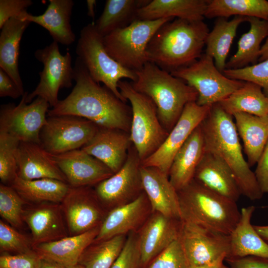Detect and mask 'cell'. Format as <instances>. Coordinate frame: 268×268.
<instances>
[{"label": "cell", "mask_w": 268, "mask_h": 268, "mask_svg": "<svg viewBox=\"0 0 268 268\" xmlns=\"http://www.w3.org/2000/svg\"><path fill=\"white\" fill-rule=\"evenodd\" d=\"M147 268H189L179 239L157 255Z\"/></svg>", "instance_id": "obj_43"}, {"label": "cell", "mask_w": 268, "mask_h": 268, "mask_svg": "<svg viewBox=\"0 0 268 268\" xmlns=\"http://www.w3.org/2000/svg\"><path fill=\"white\" fill-rule=\"evenodd\" d=\"M201 125L205 151L216 155L228 166L241 195L251 201L262 198L264 194L255 173L243 156L233 116L216 103L211 106Z\"/></svg>", "instance_id": "obj_2"}, {"label": "cell", "mask_w": 268, "mask_h": 268, "mask_svg": "<svg viewBox=\"0 0 268 268\" xmlns=\"http://www.w3.org/2000/svg\"><path fill=\"white\" fill-rule=\"evenodd\" d=\"M126 239L125 235H121L93 242L84 250L78 264L84 268H111Z\"/></svg>", "instance_id": "obj_38"}, {"label": "cell", "mask_w": 268, "mask_h": 268, "mask_svg": "<svg viewBox=\"0 0 268 268\" xmlns=\"http://www.w3.org/2000/svg\"><path fill=\"white\" fill-rule=\"evenodd\" d=\"M255 210L254 205L240 210V219L230 235V253L227 258L251 256L268 259V243L251 223Z\"/></svg>", "instance_id": "obj_30"}, {"label": "cell", "mask_w": 268, "mask_h": 268, "mask_svg": "<svg viewBox=\"0 0 268 268\" xmlns=\"http://www.w3.org/2000/svg\"><path fill=\"white\" fill-rule=\"evenodd\" d=\"M32 4L31 0H0V28L8 20L18 16Z\"/></svg>", "instance_id": "obj_46"}, {"label": "cell", "mask_w": 268, "mask_h": 268, "mask_svg": "<svg viewBox=\"0 0 268 268\" xmlns=\"http://www.w3.org/2000/svg\"><path fill=\"white\" fill-rule=\"evenodd\" d=\"M182 221L155 212L138 235L141 265L147 264L179 237Z\"/></svg>", "instance_id": "obj_21"}, {"label": "cell", "mask_w": 268, "mask_h": 268, "mask_svg": "<svg viewBox=\"0 0 268 268\" xmlns=\"http://www.w3.org/2000/svg\"><path fill=\"white\" fill-rule=\"evenodd\" d=\"M75 85L70 94L48 112V117L71 115L87 119L102 128L130 133L132 109L105 85L95 81L77 57L73 67Z\"/></svg>", "instance_id": "obj_1"}, {"label": "cell", "mask_w": 268, "mask_h": 268, "mask_svg": "<svg viewBox=\"0 0 268 268\" xmlns=\"http://www.w3.org/2000/svg\"><path fill=\"white\" fill-rule=\"evenodd\" d=\"M35 58L41 62L44 67L39 72L40 81L35 89L28 94L27 103L34 98L40 97L45 99L52 108L59 102L58 93L60 88H69L73 79V67L71 65V56L69 52L62 55L58 43L53 41L49 45L37 50Z\"/></svg>", "instance_id": "obj_10"}, {"label": "cell", "mask_w": 268, "mask_h": 268, "mask_svg": "<svg viewBox=\"0 0 268 268\" xmlns=\"http://www.w3.org/2000/svg\"><path fill=\"white\" fill-rule=\"evenodd\" d=\"M189 268H229V267L226 266L224 264V262H222L210 265L189 266Z\"/></svg>", "instance_id": "obj_53"}, {"label": "cell", "mask_w": 268, "mask_h": 268, "mask_svg": "<svg viewBox=\"0 0 268 268\" xmlns=\"http://www.w3.org/2000/svg\"><path fill=\"white\" fill-rule=\"evenodd\" d=\"M11 186L27 202L61 203L70 186L56 179L44 178L25 180L17 177Z\"/></svg>", "instance_id": "obj_34"}, {"label": "cell", "mask_w": 268, "mask_h": 268, "mask_svg": "<svg viewBox=\"0 0 268 268\" xmlns=\"http://www.w3.org/2000/svg\"><path fill=\"white\" fill-rule=\"evenodd\" d=\"M234 15L268 21L266 0H209L204 17L227 18Z\"/></svg>", "instance_id": "obj_37"}, {"label": "cell", "mask_w": 268, "mask_h": 268, "mask_svg": "<svg viewBox=\"0 0 268 268\" xmlns=\"http://www.w3.org/2000/svg\"><path fill=\"white\" fill-rule=\"evenodd\" d=\"M61 203L43 202L24 210L23 220L31 230L33 246L67 236Z\"/></svg>", "instance_id": "obj_18"}, {"label": "cell", "mask_w": 268, "mask_h": 268, "mask_svg": "<svg viewBox=\"0 0 268 268\" xmlns=\"http://www.w3.org/2000/svg\"><path fill=\"white\" fill-rule=\"evenodd\" d=\"M141 165V161L132 144L123 167L96 185L94 190L102 205L113 208L134 200L144 191Z\"/></svg>", "instance_id": "obj_14"}, {"label": "cell", "mask_w": 268, "mask_h": 268, "mask_svg": "<svg viewBox=\"0 0 268 268\" xmlns=\"http://www.w3.org/2000/svg\"><path fill=\"white\" fill-rule=\"evenodd\" d=\"M194 180L209 190L237 202L241 193L228 166L216 155L205 151Z\"/></svg>", "instance_id": "obj_22"}, {"label": "cell", "mask_w": 268, "mask_h": 268, "mask_svg": "<svg viewBox=\"0 0 268 268\" xmlns=\"http://www.w3.org/2000/svg\"><path fill=\"white\" fill-rule=\"evenodd\" d=\"M24 94L8 74L0 68V97L17 99Z\"/></svg>", "instance_id": "obj_49"}, {"label": "cell", "mask_w": 268, "mask_h": 268, "mask_svg": "<svg viewBox=\"0 0 268 268\" xmlns=\"http://www.w3.org/2000/svg\"><path fill=\"white\" fill-rule=\"evenodd\" d=\"M179 239L189 266L222 262L229 256L230 235L182 221Z\"/></svg>", "instance_id": "obj_13"}, {"label": "cell", "mask_w": 268, "mask_h": 268, "mask_svg": "<svg viewBox=\"0 0 268 268\" xmlns=\"http://www.w3.org/2000/svg\"><path fill=\"white\" fill-rule=\"evenodd\" d=\"M250 167L258 162L268 140V115L258 116L245 113L233 115Z\"/></svg>", "instance_id": "obj_31"}, {"label": "cell", "mask_w": 268, "mask_h": 268, "mask_svg": "<svg viewBox=\"0 0 268 268\" xmlns=\"http://www.w3.org/2000/svg\"><path fill=\"white\" fill-rule=\"evenodd\" d=\"M17 158V177L22 179L49 178L67 183L54 155L39 143L20 142Z\"/></svg>", "instance_id": "obj_23"}, {"label": "cell", "mask_w": 268, "mask_h": 268, "mask_svg": "<svg viewBox=\"0 0 268 268\" xmlns=\"http://www.w3.org/2000/svg\"><path fill=\"white\" fill-rule=\"evenodd\" d=\"M140 265L138 235L132 233L127 238L122 250L111 268H138Z\"/></svg>", "instance_id": "obj_44"}, {"label": "cell", "mask_w": 268, "mask_h": 268, "mask_svg": "<svg viewBox=\"0 0 268 268\" xmlns=\"http://www.w3.org/2000/svg\"><path fill=\"white\" fill-rule=\"evenodd\" d=\"M73 5L72 0H50L47 8L41 15H33L25 10L18 16L44 27L54 41L69 45L75 40L70 24Z\"/></svg>", "instance_id": "obj_27"}, {"label": "cell", "mask_w": 268, "mask_h": 268, "mask_svg": "<svg viewBox=\"0 0 268 268\" xmlns=\"http://www.w3.org/2000/svg\"><path fill=\"white\" fill-rule=\"evenodd\" d=\"M170 73L197 92L196 103L200 106L218 103L245 83L224 75L215 66L213 58L205 53L191 65Z\"/></svg>", "instance_id": "obj_9"}, {"label": "cell", "mask_w": 268, "mask_h": 268, "mask_svg": "<svg viewBox=\"0 0 268 268\" xmlns=\"http://www.w3.org/2000/svg\"><path fill=\"white\" fill-rule=\"evenodd\" d=\"M150 0H107L102 13L95 23L98 32L104 36L129 26L136 20L139 9Z\"/></svg>", "instance_id": "obj_35"}, {"label": "cell", "mask_w": 268, "mask_h": 268, "mask_svg": "<svg viewBox=\"0 0 268 268\" xmlns=\"http://www.w3.org/2000/svg\"></svg>", "instance_id": "obj_56"}, {"label": "cell", "mask_w": 268, "mask_h": 268, "mask_svg": "<svg viewBox=\"0 0 268 268\" xmlns=\"http://www.w3.org/2000/svg\"><path fill=\"white\" fill-rule=\"evenodd\" d=\"M250 29L240 37L237 50L227 62L226 69H239L257 64L261 43L268 36V21L248 17Z\"/></svg>", "instance_id": "obj_32"}, {"label": "cell", "mask_w": 268, "mask_h": 268, "mask_svg": "<svg viewBox=\"0 0 268 268\" xmlns=\"http://www.w3.org/2000/svg\"><path fill=\"white\" fill-rule=\"evenodd\" d=\"M24 93L19 103L1 105L0 132L6 133L20 142L40 144V134L45 124L50 107L45 99L37 97L28 104Z\"/></svg>", "instance_id": "obj_12"}, {"label": "cell", "mask_w": 268, "mask_h": 268, "mask_svg": "<svg viewBox=\"0 0 268 268\" xmlns=\"http://www.w3.org/2000/svg\"><path fill=\"white\" fill-rule=\"evenodd\" d=\"M211 106H200L196 101L188 103L165 141L152 155L141 162V166L155 167L168 176L175 154L206 118Z\"/></svg>", "instance_id": "obj_15"}, {"label": "cell", "mask_w": 268, "mask_h": 268, "mask_svg": "<svg viewBox=\"0 0 268 268\" xmlns=\"http://www.w3.org/2000/svg\"><path fill=\"white\" fill-rule=\"evenodd\" d=\"M26 203L11 186L0 183V215L13 227L22 225L23 205Z\"/></svg>", "instance_id": "obj_40"}, {"label": "cell", "mask_w": 268, "mask_h": 268, "mask_svg": "<svg viewBox=\"0 0 268 268\" xmlns=\"http://www.w3.org/2000/svg\"><path fill=\"white\" fill-rule=\"evenodd\" d=\"M100 226L80 234L35 245L33 249L40 258L54 262L64 268L74 266L78 264L84 250L94 242Z\"/></svg>", "instance_id": "obj_26"}, {"label": "cell", "mask_w": 268, "mask_h": 268, "mask_svg": "<svg viewBox=\"0 0 268 268\" xmlns=\"http://www.w3.org/2000/svg\"><path fill=\"white\" fill-rule=\"evenodd\" d=\"M230 268H268V259L256 256L228 258L225 259Z\"/></svg>", "instance_id": "obj_47"}, {"label": "cell", "mask_w": 268, "mask_h": 268, "mask_svg": "<svg viewBox=\"0 0 268 268\" xmlns=\"http://www.w3.org/2000/svg\"><path fill=\"white\" fill-rule=\"evenodd\" d=\"M268 59V36L267 37L265 42L262 46L259 62L263 61Z\"/></svg>", "instance_id": "obj_52"}, {"label": "cell", "mask_w": 268, "mask_h": 268, "mask_svg": "<svg viewBox=\"0 0 268 268\" xmlns=\"http://www.w3.org/2000/svg\"><path fill=\"white\" fill-rule=\"evenodd\" d=\"M99 128L92 122L77 116H49L40 134V144L53 155L80 149Z\"/></svg>", "instance_id": "obj_11"}, {"label": "cell", "mask_w": 268, "mask_h": 268, "mask_svg": "<svg viewBox=\"0 0 268 268\" xmlns=\"http://www.w3.org/2000/svg\"><path fill=\"white\" fill-rule=\"evenodd\" d=\"M53 155L71 187L96 185L114 174L103 163L81 148Z\"/></svg>", "instance_id": "obj_17"}, {"label": "cell", "mask_w": 268, "mask_h": 268, "mask_svg": "<svg viewBox=\"0 0 268 268\" xmlns=\"http://www.w3.org/2000/svg\"><path fill=\"white\" fill-rule=\"evenodd\" d=\"M37 268H65L54 262L40 258Z\"/></svg>", "instance_id": "obj_50"}, {"label": "cell", "mask_w": 268, "mask_h": 268, "mask_svg": "<svg viewBox=\"0 0 268 268\" xmlns=\"http://www.w3.org/2000/svg\"><path fill=\"white\" fill-rule=\"evenodd\" d=\"M261 237L268 243V225H254Z\"/></svg>", "instance_id": "obj_51"}, {"label": "cell", "mask_w": 268, "mask_h": 268, "mask_svg": "<svg viewBox=\"0 0 268 268\" xmlns=\"http://www.w3.org/2000/svg\"><path fill=\"white\" fill-rule=\"evenodd\" d=\"M61 204L69 236L100 226L106 215L95 190L90 187L70 186Z\"/></svg>", "instance_id": "obj_16"}, {"label": "cell", "mask_w": 268, "mask_h": 268, "mask_svg": "<svg viewBox=\"0 0 268 268\" xmlns=\"http://www.w3.org/2000/svg\"><path fill=\"white\" fill-rule=\"evenodd\" d=\"M205 151L201 125L197 127L175 154L168 177L177 191L193 180L196 170Z\"/></svg>", "instance_id": "obj_25"}, {"label": "cell", "mask_w": 268, "mask_h": 268, "mask_svg": "<svg viewBox=\"0 0 268 268\" xmlns=\"http://www.w3.org/2000/svg\"><path fill=\"white\" fill-rule=\"evenodd\" d=\"M209 31L203 21L176 18L154 33L146 49L147 61L171 72L187 67L202 55Z\"/></svg>", "instance_id": "obj_3"}, {"label": "cell", "mask_w": 268, "mask_h": 268, "mask_svg": "<svg viewBox=\"0 0 268 268\" xmlns=\"http://www.w3.org/2000/svg\"><path fill=\"white\" fill-rule=\"evenodd\" d=\"M223 73L232 79L250 81L258 84L268 97V59L242 68L225 69Z\"/></svg>", "instance_id": "obj_41"}, {"label": "cell", "mask_w": 268, "mask_h": 268, "mask_svg": "<svg viewBox=\"0 0 268 268\" xmlns=\"http://www.w3.org/2000/svg\"><path fill=\"white\" fill-rule=\"evenodd\" d=\"M87 6V15L92 18L95 17V8L96 6V1L95 0H86Z\"/></svg>", "instance_id": "obj_54"}, {"label": "cell", "mask_w": 268, "mask_h": 268, "mask_svg": "<svg viewBox=\"0 0 268 268\" xmlns=\"http://www.w3.org/2000/svg\"><path fill=\"white\" fill-rule=\"evenodd\" d=\"M76 53L95 81L103 83L118 98L127 102L120 93L118 82L123 78L134 82L136 74L122 66L108 54L103 36L97 31L94 22L88 24L81 30Z\"/></svg>", "instance_id": "obj_7"}, {"label": "cell", "mask_w": 268, "mask_h": 268, "mask_svg": "<svg viewBox=\"0 0 268 268\" xmlns=\"http://www.w3.org/2000/svg\"><path fill=\"white\" fill-rule=\"evenodd\" d=\"M218 103L232 116L237 113L258 116L268 115V97L260 86L250 81H245L243 86Z\"/></svg>", "instance_id": "obj_36"}, {"label": "cell", "mask_w": 268, "mask_h": 268, "mask_svg": "<svg viewBox=\"0 0 268 268\" xmlns=\"http://www.w3.org/2000/svg\"><path fill=\"white\" fill-rule=\"evenodd\" d=\"M118 85L122 97L131 105L129 134L142 162L160 146L169 133L160 122L156 107L150 98L136 91L131 82L121 80Z\"/></svg>", "instance_id": "obj_6"}, {"label": "cell", "mask_w": 268, "mask_h": 268, "mask_svg": "<svg viewBox=\"0 0 268 268\" xmlns=\"http://www.w3.org/2000/svg\"><path fill=\"white\" fill-rule=\"evenodd\" d=\"M209 0H152L139 9L136 20H154L177 18L202 21Z\"/></svg>", "instance_id": "obj_28"}, {"label": "cell", "mask_w": 268, "mask_h": 268, "mask_svg": "<svg viewBox=\"0 0 268 268\" xmlns=\"http://www.w3.org/2000/svg\"><path fill=\"white\" fill-rule=\"evenodd\" d=\"M84 268L82 266L78 264L74 266H72V267H70L68 268Z\"/></svg>", "instance_id": "obj_55"}, {"label": "cell", "mask_w": 268, "mask_h": 268, "mask_svg": "<svg viewBox=\"0 0 268 268\" xmlns=\"http://www.w3.org/2000/svg\"><path fill=\"white\" fill-rule=\"evenodd\" d=\"M20 141L0 132V179L1 183L11 186L17 177V151Z\"/></svg>", "instance_id": "obj_39"}, {"label": "cell", "mask_w": 268, "mask_h": 268, "mask_svg": "<svg viewBox=\"0 0 268 268\" xmlns=\"http://www.w3.org/2000/svg\"><path fill=\"white\" fill-rule=\"evenodd\" d=\"M132 144L129 133L117 129L100 128L81 149L115 173L126 161Z\"/></svg>", "instance_id": "obj_19"}, {"label": "cell", "mask_w": 268, "mask_h": 268, "mask_svg": "<svg viewBox=\"0 0 268 268\" xmlns=\"http://www.w3.org/2000/svg\"><path fill=\"white\" fill-rule=\"evenodd\" d=\"M0 250L1 253L16 254L34 251L32 241L1 220H0Z\"/></svg>", "instance_id": "obj_42"}, {"label": "cell", "mask_w": 268, "mask_h": 268, "mask_svg": "<svg viewBox=\"0 0 268 268\" xmlns=\"http://www.w3.org/2000/svg\"><path fill=\"white\" fill-rule=\"evenodd\" d=\"M150 204L143 191L137 198L112 208L100 225L95 242L125 235L136 229L145 220Z\"/></svg>", "instance_id": "obj_24"}, {"label": "cell", "mask_w": 268, "mask_h": 268, "mask_svg": "<svg viewBox=\"0 0 268 268\" xmlns=\"http://www.w3.org/2000/svg\"><path fill=\"white\" fill-rule=\"evenodd\" d=\"M247 19L241 16H235L230 20L218 18L207 36L205 54L213 58L215 66L222 73L226 69V59L237 28Z\"/></svg>", "instance_id": "obj_33"}, {"label": "cell", "mask_w": 268, "mask_h": 268, "mask_svg": "<svg viewBox=\"0 0 268 268\" xmlns=\"http://www.w3.org/2000/svg\"><path fill=\"white\" fill-rule=\"evenodd\" d=\"M133 88L151 99L163 127L169 133L180 118L185 106L196 101L197 92L182 80L155 64L147 62L136 71Z\"/></svg>", "instance_id": "obj_4"}, {"label": "cell", "mask_w": 268, "mask_h": 268, "mask_svg": "<svg viewBox=\"0 0 268 268\" xmlns=\"http://www.w3.org/2000/svg\"><path fill=\"white\" fill-rule=\"evenodd\" d=\"M173 19L135 20L103 36L106 51L123 67L134 72L139 70L147 62L146 52L151 38L161 25Z\"/></svg>", "instance_id": "obj_8"}, {"label": "cell", "mask_w": 268, "mask_h": 268, "mask_svg": "<svg viewBox=\"0 0 268 268\" xmlns=\"http://www.w3.org/2000/svg\"><path fill=\"white\" fill-rule=\"evenodd\" d=\"M255 174L263 193H268V140L257 162Z\"/></svg>", "instance_id": "obj_48"}, {"label": "cell", "mask_w": 268, "mask_h": 268, "mask_svg": "<svg viewBox=\"0 0 268 268\" xmlns=\"http://www.w3.org/2000/svg\"><path fill=\"white\" fill-rule=\"evenodd\" d=\"M140 174L143 191L152 210L181 221L177 191L168 176L158 168L141 165Z\"/></svg>", "instance_id": "obj_20"}, {"label": "cell", "mask_w": 268, "mask_h": 268, "mask_svg": "<svg viewBox=\"0 0 268 268\" xmlns=\"http://www.w3.org/2000/svg\"><path fill=\"white\" fill-rule=\"evenodd\" d=\"M30 23L19 16L11 17L1 28L0 34V68L8 74L23 93L18 68L19 46L23 33Z\"/></svg>", "instance_id": "obj_29"}, {"label": "cell", "mask_w": 268, "mask_h": 268, "mask_svg": "<svg viewBox=\"0 0 268 268\" xmlns=\"http://www.w3.org/2000/svg\"><path fill=\"white\" fill-rule=\"evenodd\" d=\"M177 193L182 221L230 235L240 219L241 212L236 202L194 180Z\"/></svg>", "instance_id": "obj_5"}, {"label": "cell", "mask_w": 268, "mask_h": 268, "mask_svg": "<svg viewBox=\"0 0 268 268\" xmlns=\"http://www.w3.org/2000/svg\"><path fill=\"white\" fill-rule=\"evenodd\" d=\"M39 260L34 251L14 255L2 253L0 256V268H37Z\"/></svg>", "instance_id": "obj_45"}]
</instances>
